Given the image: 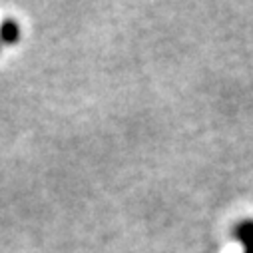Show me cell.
Segmentation results:
<instances>
[{
  "instance_id": "obj_2",
  "label": "cell",
  "mask_w": 253,
  "mask_h": 253,
  "mask_svg": "<svg viewBox=\"0 0 253 253\" xmlns=\"http://www.w3.org/2000/svg\"><path fill=\"white\" fill-rule=\"evenodd\" d=\"M18 38H20V30L14 20H4L0 24V40L4 44H14Z\"/></svg>"
},
{
  "instance_id": "obj_1",
  "label": "cell",
  "mask_w": 253,
  "mask_h": 253,
  "mask_svg": "<svg viewBox=\"0 0 253 253\" xmlns=\"http://www.w3.org/2000/svg\"><path fill=\"white\" fill-rule=\"evenodd\" d=\"M235 237L243 245V253H253V219H245L235 227Z\"/></svg>"
}]
</instances>
